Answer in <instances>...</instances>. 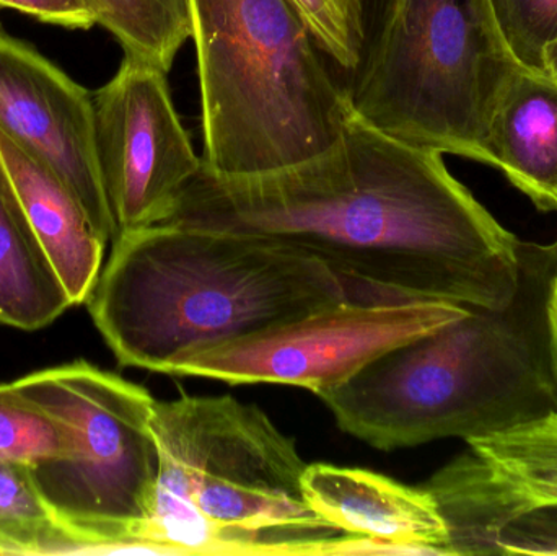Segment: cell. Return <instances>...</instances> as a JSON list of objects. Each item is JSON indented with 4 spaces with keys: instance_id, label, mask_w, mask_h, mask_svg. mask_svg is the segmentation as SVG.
<instances>
[{
    "instance_id": "obj_1",
    "label": "cell",
    "mask_w": 557,
    "mask_h": 556,
    "mask_svg": "<svg viewBox=\"0 0 557 556\" xmlns=\"http://www.w3.org/2000/svg\"><path fill=\"white\" fill-rule=\"evenodd\" d=\"M160 224L285 245L396 299L500 309L519 283V238L442 153L354 114L326 152L287 169L222 176L202 163Z\"/></svg>"
},
{
    "instance_id": "obj_2",
    "label": "cell",
    "mask_w": 557,
    "mask_h": 556,
    "mask_svg": "<svg viewBox=\"0 0 557 556\" xmlns=\"http://www.w3.org/2000/svg\"><path fill=\"white\" fill-rule=\"evenodd\" d=\"M556 277L557 238L520 240L509 304L473 307L318 397L341 430L382 450L473 440L555 413L548 302Z\"/></svg>"
},
{
    "instance_id": "obj_3",
    "label": "cell",
    "mask_w": 557,
    "mask_h": 556,
    "mask_svg": "<svg viewBox=\"0 0 557 556\" xmlns=\"http://www.w3.org/2000/svg\"><path fill=\"white\" fill-rule=\"evenodd\" d=\"M87 299L124 368L180 356L354 299L323 261L250 235L182 225L121 232Z\"/></svg>"
},
{
    "instance_id": "obj_4",
    "label": "cell",
    "mask_w": 557,
    "mask_h": 556,
    "mask_svg": "<svg viewBox=\"0 0 557 556\" xmlns=\"http://www.w3.org/2000/svg\"><path fill=\"white\" fill-rule=\"evenodd\" d=\"M152 431L160 467L146 554L393 555L310 508L307 464L257 405L231 395L157 400Z\"/></svg>"
},
{
    "instance_id": "obj_5",
    "label": "cell",
    "mask_w": 557,
    "mask_h": 556,
    "mask_svg": "<svg viewBox=\"0 0 557 556\" xmlns=\"http://www.w3.org/2000/svg\"><path fill=\"white\" fill-rule=\"evenodd\" d=\"M202 163L251 176L326 152L352 116L343 75L294 0H189Z\"/></svg>"
},
{
    "instance_id": "obj_6",
    "label": "cell",
    "mask_w": 557,
    "mask_h": 556,
    "mask_svg": "<svg viewBox=\"0 0 557 556\" xmlns=\"http://www.w3.org/2000/svg\"><path fill=\"white\" fill-rule=\"evenodd\" d=\"M517 65L486 0H392L344 87L380 133L491 165L487 124Z\"/></svg>"
},
{
    "instance_id": "obj_7",
    "label": "cell",
    "mask_w": 557,
    "mask_h": 556,
    "mask_svg": "<svg viewBox=\"0 0 557 556\" xmlns=\"http://www.w3.org/2000/svg\"><path fill=\"white\" fill-rule=\"evenodd\" d=\"M15 385L74 430L71 456L32 467L59 519L91 554L143 552L159 482L156 398L85 361L33 372Z\"/></svg>"
},
{
    "instance_id": "obj_8",
    "label": "cell",
    "mask_w": 557,
    "mask_h": 556,
    "mask_svg": "<svg viewBox=\"0 0 557 556\" xmlns=\"http://www.w3.org/2000/svg\"><path fill=\"white\" fill-rule=\"evenodd\" d=\"M470 309L432 299H349L186 353L166 375L227 384H282L314 395L349 381L376 356L428 335Z\"/></svg>"
},
{
    "instance_id": "obj_9",
    "label": "cell",
    "mask_w": 557,
    "mask_h": 556,
    "mask_svg": "<svg viewBox=\"0 0 557 556\" xmlns=\"http://www.w3.org/2000/svg\"><path fill=\"white\" fill-rule=\"evenodd\" d=\"M91 101L98 166L117 234L160 224L202 166L166 72L124 54Z\"/></svg>"
},
{
    "instance_id": "obj_10",
    "label": "cell",
    "mask_w": 557,
    "mask_h": 556,
    "mask_svg": "<svg viewBox=\"0 0 557 556\" xmlns=\"http://www.w3.org/2000/svg\"><path fill=\"white\" fill-rule=\"evenodd\" d=\"M448 531V555H497L503 529L557 506V411L467 441L428 483Z\"/></svg>"
},
{
    "instance_id": "obj_11",
    "label": "cell",
    "mask_w": 557,
    "mask_h": 556,
    "mask_svg": "<svg viewBox=\"0 0 557 556\" xmlns=\"http://www.w3.org/2000/svg\"><path fill=\"white\" fill-rule=\"evenodd\" d=\"M0 129L72 189L104 244L116 222L104 193L90 91L0 25Z\"/></svg>"
},
{
    "instance_id": "obj_12",
    "label": "cell",
    "mask_w": 557,
    "mask_h": 556,
    "mask_svg": "<svg viewBox=\"0 0 557 556\" xmlns=\"http://www.w3.org/2000/svg\"><path fill=\"white\" fill-rule=\"evenodd\" d=\"M310 508L354 538L379 542L395 555H448V531L431 493L369 470L307 466L301 479Z\"/></svg>"
},
{
    "instance_id": "obj_13",
    "label": "cell",
    "mask_w": 557,
    "mask_h": 556,
    "mask_svg": "<svg viewBox=\"0 0 557 556\" xmlns=\"http://www.w3.org/2000/svg\"><path fill=\"white\" fill-rule=\"evenodd\" d=\"M0 160L72 306L87 302L100 276L107 244L95 232L77 196L54 170L2 129Z\"/></svg>"
},
{
    "instance_id": "obj_14",
    "label": "cell",
    "mask_w": 557,
    "mask_h": 556,
    "mask_svg": "<svg viewBox=\"0 0 557 556\" xmlns=\"http://www.w3.org/2000/svg\"><path fill=\"white\" fill-rule=\"evenodd\" d=\"M491 166L543 212H557V81L517 65L487 124Z\"/></svg>"
},
{
    "instance_id": "obj_15",
    "label": "cell",
    "mask_w": 557,
    "mask_h": 556,
    "mask_svg": "<svg viewBox=\"0 0 557 556\" xmlns=\"http://www.w3.org/2000/svg\"><path fill=\"white\" fill-rule=\"evenodd\" d=\"M71 307L0 160V323L35 332Z\"/></svg>"
},
{
    "instance_id": "obj_16",
    "label": "cell",
    "mask_w": 557,
    "mask_h": 556,
    "mask_svg": "<svg viewBox=\"0 0 557 556\" xmlns=\"http://www.w3.org/2000/svg\"><path fill=\"white\" fill-rule=\"evenodd\" d=\"M91 554L55 515L25 464L0 462V555Z\"/></svg>"
},
{
    "instance_id": "obj_17",
    "label": "cell",
    "mask_w": 557,
    "mask_h": 556,
    "mask_svg": "<svg viewBox=\"0 0 557 556\" xmlns=\"http://www.w3.org/2000/svg\"><path fill=\"white\" fill-rule=\"evenodd\" d=\"M97 25L111 33L124 54L169 72L191 38L189 0H87Z\"/></svg>"
},
{
    "instance_id": "obj_18",
    "label": "cell",
    "mask_w": 557,
    "mask_h": 556,
    "mask_svg": "<svg viewBox=\"0 0 557 556\" xmlns=\"http://www.w3.org/2000/svg\"><path fill=\"white\" fill-rule=\"evenodd\" d=\"M75 447L71 424L18 391L0 384V462L36 464L65 459Z\"/></svg>"
},
{
    "instance_id": "obj_19",
    "label": "cell",
    "mask_w": 557,
    "mask_h": 556,
    "mask_svg": "<svg viewBox=\"0 0 557 556\" xmlns=\"http://www.w3.org/2000/svg\"><path fill=\"white\" fill-rule=\"evenodd\" d=\"M486 2L510 58L530 71L546 72V51L557 41V0Z\"/></svg>"
},
{
    "instance_id": "obj_20",
    "label": "cell",
    "mask_w": 557,
    "mask_h": 556,
    "mask_svg": "<svg viewBox=\"0 0 557 556\" xmlns=\"http://www.w3.org/2000/svg\"><path fill=\"white\" fill-rule=\"evenodd\" d=\"M321 51L343 78L362 54L363 0H294Z\"/></svg>"
},
{
    "instance_id": "obj_21",
    "label": "cell",
    "mask_w": 557,
    "mask_h": 556,
    "mask_svg": "<svg viewBox=\"0 0 557 556\" xmlns=\"http://www.w3.org/2000/svg\"><path fill=\"white\" fill-rule=\"evenodd\" d=\"M497 555H557V506L507 524L497 538Z\"/></svg>"
},
{
    "instance_id": "obj_22",
    "label": "cell",
    "mask_w": 557,
    "mask_h": 556,
    "mask_svg": "<svg viewBox=\"0 0 557 556\" xmlns=\"http://www.w3.org/2000/svg\"><path fill=\"white\" fill-rule=\"evenodd\" d=\"M0 7L15 9L39 22L71 29H88L97 25L87 0H0Z\"/></svg>"
},
{
    "instance_id": "obj_23",
    "label": "cell",
    "mask_w": 557,
    "mask_h": 556,
    "mask_svg": "<svg viewBox=\"0 0 557 556\" xmlns=\"http://www.w3.org/2000/svg\"><path fill=\"white\" fill-rule=\"evenodd\" d=\"M389 3L392 0H363V33H366L363 42L375 32Z\"/></svg>"
},
{
    "instance_id": "obj_24",
    "label": "cell",
    "mask_w": 557,
    "mask_h": 556,
    "mask_svg": "<svg viewBox=\"0 0 557 556\" xmlns=\"http://www.w3.org/2000/svg\"><path fill=\"white\" fill-rule=\"evenodd\" d=\"M549 343H552L553 366L557 378V277L553 283L548 302Z\"/></svg>"
},
{
    "instance_id": "obj_25",
    "label": "cell",
    "mask_w": 557,
    "mask_h": 556,
    "mask_svg": "<svg viewBox=\"0 0 557 556\" xmlns=\"http://www.w3.org/2000/svg\"><path fill=\"white\" fill-rule=\"evenodd\" d=\"M545 69L557 81V41L553 42L546 51Z\"/></svg>"
}]
</instances>
